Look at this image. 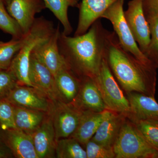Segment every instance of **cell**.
<instances>
[{
    "label": "cell",
    "mask_w": 158,
    "mask_h": 158,
    "mask_svg": "<svg viewBox=\"0 0 158 158\" xmlns=\"http://www.w3.org/2000/svg\"><path fill=\"white\" fill-rule=\"evenodd\" d=\"M97 36L95 27L87 33L74 37L60 33V53L71 69L81 79H94L99 72L104 57L100 51Z\"/></svg>",
    "instance_id": "cell-1"
},
{
    "label": "cell",
    "mask_w": 158,
    "mask_h": 158,
    "mask_svg": "<svg viewBox=\"0 0 158 158\" xmlns=\"http://www.w3.org/2000/svg\"><path fill=\"white\" fill-rule=\"evenodd\" d=\"M108 62L126 93L135 92L155 97L156 68L141 64L113 45L109 48Z\"/></svg>",
    "instance_id": "cell-2"
},
{
    "label": "cell",
    "mask_w": 158,
    "mask_h": 158,
    "mask_svg": "<svg viewBox=\"0 0 158 158\" xmlns=\"http://www.w3.org/2000/svg\"><path fill=\"white\" fill-rule=\"evenodd\" d=\"M55 29L52 23L43 18H39L36 19L31 28L25 34L22 46L9 68L19 85L34 87L29 76L31 54L37 45L50 37Z\"/></svg>",
    "instance_id": "cell-3"
},
{
    "label": "cell",
    "mask_w": 158,
    "mask_h": 158,
    "mask_svg": "<svg viewBox=\"0 0 158 158\" xmlns=\"http://www.w3.org/2000/svg\"><path fill=\"white\" fill-rule=\"evenodd\" d=\"M124 0H117L101 17L106 19L113 24L120 44L126 52L132 54L135 59L145 66L156 68V65L138 47L137 42L125 17L123 11Z\"/></svg>",
    "instance_id": "cell-4"
},
{
    "label": "cell",
    "mask_w": 158,
    "mask_h": 158,
    "mask_svg": "<svg viewBox=\"0 0 158 158\" xmlns=\"http://www.w3.org/2000/svg\"><path fill=\"white\" fill-rule=\"evenodd\" d=\"M113 149L115 158H152L156 151L150 146L135 124L127 118Z\"/></svg>",
    "instance_id": "cell-5"
},
{
    "label": "cell",
    "mask_w": 158,
    "mask_h": 158,
    "mask_svg": "<svg viewBox=\"0 0 158 158\" xmlns=\"http://www.w3.org/2000/svg\"><path fill=\"white\" fill-rule=\"evenodd\" d=\"M93 80L107 109L128 118L131 113L129 102L114 79L106 58H103L99 72Z\"/></svg>",
    "instance_id": "cell-6"
},
{
    "label": "cell",
    "mask_w": 158,
    "mask_h": 158,
    "mask_svg": "<svg viewBox=\"0 0 158 158\" xmlns=\"http://www.w3.org/2000/svg\"><path fill=\"white\" fill-rule=\"evenodd\" d=\"M144 0H131L128 3L125 17L136 42L141 51L147 56L151 42L149 23L143 8Z\"/></svg>",
    "instance_id": "cell-7"
},
{
    "label": "cell",
    "mask_w": 158,
    "mask_h": 158,
    "mask_svg": "<svg viewBox=\"0 0 158 158\" xmlns=\"http://www.w3.org/2000/svg\"><path fill=\"white\" fill-rule=\"evenodd\" d=\"M6 99L15 106L48 113L52 111L55 104L40 90L19 84L11 90Z\"/></svg>",
    "instance_id": "cell-8"
},
{
    "label": "cell",
    "mask_w": 158,
    "mask_h": 158,
    "mask_svg": "<svg viewBox=\"0 0 158 158\" xmlns=\"http://www.w3.org/2000/svg\"><path fill=\"white\" fill-rule=\"evenodd\" d=\"M60 34L58 26L50 37L37 45L31 54L45 65L54 77L61 69L70 68L59 51V40Z\"/></svg>",
    "instance_id": "cell-9"
},
{
    "label": "cell",
    "mask_w": 158,
    "mask_h": 158,
    "mask_svg": "<svg viewBox=\"0 0 158 158\" xmlns=\"http://www.w3.org/2000/svg\"><path fill=\"white\" fill-rule=\"evenodd\" d=\"M82 113L71 104L55 103L52 113L57 141L72 135L78 126Z\"/></svg>",
    "instance_id": "cell-10"
},
{
    "label": "cell",
    "mask_w": 158,
    "mask_h": 158,
    "mask_svg": "<svg viewBox=\"0 0 158 158\" xmlns=\"http://www.w3.org/2000/svg\"><path fill=\"white\" fill-rule=\"evenodd\" d=\"M29 76L34 88L40 90L55 103L64 102L57 88L53 75L32 55L30 59Z\"/></svg>",
    "instance_id": "cell-11"
},
{
    "label": "cell",
    "mask_w": 158,
    "mask_h": 158,
    "mask_svg": "<svg viewBox=\"0 0 158 158\" xmlns=\"http://www.w3.org/2000/svg\"><path fill=\"white\" fill-rule=\"evenodd\" d=\"M0 142L11 151L14 158H38L32 137L16 128L0 127Z\"/></svg>",
    "instance_id": "cell-12"
},
{
    "label": "cell",
    "mask_w": 158,
    "mask_h": 158,
    "mask_svg": "<svg viewBox=\"0 0 158 158\" xmlns=\"http://www.w3.org/2000/svg\"><path fill=\"white\" fill-rule=\"evenodd\" d=\"M45 8L43 0H11L7 5V11L25 34L34 24L36 15Z\"/></svg>",
    "instance_id": "cell-13"
},
{
    "label": "cell",
    "mask_w": 158,
    "mask_h": 158,
    "mask_svg": "<svg viewBox=\"0 0 158 158\" xmlns=\"http://www.w3.org/2000/svg\"><path fill=\"white\" fill-rule=\"evenodd\" d=\"M52 111L48 113L40 126L31 136L38 158H56L57 141Z\"/></svg>",
    "instance_id": "cell-14"
},
{
    "label": "cell",
    "mask_w": 158,
    "mask_h": 158,
    "mask_svg": "<svg viewBox=\"0 0 158 158\" xmlns=\"http://www.w3.org/2000/svg\"><path fill=\"white\" fill-rule=\"evenodd\" d=\"M81 79L78 93L70 104L81 111L102 112L107 109L94 80L90 78Z\"/></svg>",
    "instance_id": "cell-15"
},
{
    "label": "cell",
    "mask_w": 158,
    "mask_h": 158,
    "mask_svg": "<svg viewBox=\"0 0 158 158\" xmlns=\"http://www.w3.org/2000/svg\"><path fill=\"white\" fill-rule=\"evenodd\" d=\"M127 118L123 114L107 109L104 118L91 140L106 147L113 148Z\"/></svg>",
    "instance_id": "cell-16"
},
{
    "label": "cell",
    "mask_w": 158,
    "mask_h": 158,
    "mask_svg": "<svg viewBox=\"0 0 158 158\" xmlns=\"http://www.w3.org/2000/svg\"><path fill=\"white\" fill-rule=\"evenodd\" d=\"M127 94L131 107L129 120L133 122L150 119L158 121V103L155 97L135 92Z\"/></svg>",
    "instance_id": "cell-17"
},
{
    "label": "cell",
    "mask_w": 158,
    "mask_h": 158,
    "mask_svg": "<svg viewBox=\"0 0 158 158\" xmlns=\"http://www.w3.org/2000/svg\"><path fill=\"white\" fill-rule=\"evenodd\" d=\"M117 0H82L75 36L86 33L92 23Z\"/></svg>",
    "instance_id": "cell-18"
},
{
    "label": "cell",
    "mask_w": 158,
    "mask_h": 158,
    "mask_svg": "<svg viewBox=\"0 0 158 158\" xmlns=\"http://www.w3.org/2000/svg\"><path fill=\"white\" fill-rule=\"evenodd\" d=\"M107 110L102 112L82 111L78 126L70 137L75 138L82 146H85L96 133Z\"/></svg>",
    "instance_id": "cell-19"
},
{
    "label": "cell",
    "mask_w": 158,
    "mask_h": 158,
    "mask_svg": "<svg viewBox=\"0 0 158 158\" xmlns=\"http://www.w3.org/2000/svg\"><path fill=\"white\" fill-rule=\"evenodd\" d=\"M14 106V121L15 128L31 136L39 127L48 113Z\"/></svg>",
    "instance_id": "cell-20"
},
{
    "label": "cell",
    "mask_w": 158,
    "mask_h": 158,
    "mask_svg": "<svg viewBox=\"0 0 158 158\" xmlns=\"http://www.w3.org/2000/svg\"><path fill=\"white\" fill-rule=\"evenodd\" d=\"M55 78L62 100L66 103H71L78 93L81 79L77 76L70 68L59 71Z\"/></svg>",
    "instance_id": "cell-21"
},
{
    "label": "cell",
    "mask_w": 158,
    "mask_h": 158,
    "mask_svg": "<svg viewBox=\"0 0 158 158\" xmlns=\"http://www.w3.org/2000/svg\"><path fill=\"white\" fill-rule=\"evenodd\" d=\"M46 8H48L62 23L64 28L63 33L69 35L72 28L68 17V9L70 6H75L77 0H43Z\"/></svg>",
    "instance_id": "cell-22"
},
{
    "label": "cell",
    "mask_w": 158,
    "mask_h": 158,
    "mask_svg": "<svg viewBox=\"0 0 158 158\" xmlns=\"http://www.w3.org/2000/svg\"><path fill=\"white\" fill-rule=\"evenodd\" d=\"M56 156L57 158H87L85 149L72 137L57 140Z\"/></svg>",
    "instance_id": "cell-23"
},
{
    "label": "cell",
    "mask_w": 158,
    "mask_h": 158,
    "mask_svg": "<svg viewBox=\"0 0 158 158\" xmlns=\"http://www.w3.org/2000/svg\"><path fill=\"white\" fill-rule=\"evenodd\" d=\"M24 36L19 39L13 38L8 42L0 41V70L9 69L12 60L22 46Z\"/></svg>",
    "instance_id": "cell-24"
},
{
    "label": "cell",
    "mask_w": 158,
    "mask_h": 158,
    "mask_svg": "<svg viewBox=\"0 0 158 158\" xmlns=\"http://www.w3.org/2000/svg\"><path fill=\"white\" fill-rule=\"evenodd\" d=\"M132 122L150 146L158 151V121L141 119Z\"/></svg>",
    "instance_id": "cell-25"
},
{
    "label": "cell",
    "mask_w": 158,
    "mask_h": 158,
    "mask_svg": "<svg viewBox=\"0 0 158 158\" xmlns=\"http://www.w3.org/2000/svg\"><path fill=\"white\" fill-rule=\"evenodd\" d=\"M0 29L11 35L13 38H22L25 34L19 24L11 17L5 8V5L0 2Z\"/></svg>",
    "instance_id": "cell-26"
},
{
    "label": "cell",
    "mask_w": 158,
    "mask_h": 158,
    "mask_svg": "<svg viewBox=\"0 0 158 158\" xmlns=\"http://www.w3.org/2000/svg\"><path fill=\"white\" fill-rule=\"evenodd\" d=\"M147 20L150 30L151 42L147 56L156 66L158 62V17L152 18Z\"/></svg>",
    "instance_id": "cell-27"
},
{
    "label": "cell",
    "mask_w": 158,
    "mask_h": 158,
    "mask_svg": "<svg viewBox=\"0 0 158 158\" xmlns=\"http://www.w3.org/2000/svg\"><path fill=\"white\" fill-rule=\"evenodd\" d=\"M87 158H114L113 148L98 144L90 139L85 145Z\"/></svg>",
    "instance_id": "cell-28"
},
{
    "label": "cell",
    "mask_w": 158,
    "mask_h": 158,
    "mask_svg": "<svg viewBox=\"0 0 158 158\" xmlns=\"http://www.w3.org/2000/svg\"><path fill=\"white\" fill-rule=\"evenodd\" d=\"M18 82L9 69L0 70V100L6 99Z\"/></svg>",
    "instance_id": "cell-29"
},
{
    "label": "cell",
    "mask_w": 158,
    "mask_h": 158,
    "mask_svg": "<svg viewBox=\"0 0 158 158\" xmlns=\"http://www.w3.org/2000/svg\"><path fill=\"white\" fill-rule=\"evenodd\" d=\"M14 106L6 99L0 100V127L15 128L14 121Z\"/></svg>",
    "instance_id": "cell-30"
},
{
    "label": "cell",
    "mask_w": 158,
    "mask_h": 158,
    "mask_svg": "<svg viewBox=\"0 0 158 158\" xmlns=\"http://www.w3.org/2000/svg\"><path fill=\"white\" fill-rule=\"evenodd\" d=\"M143 8L147 20L158 17V0H144Z\"/></svg>",
    "instance_id": "cell-31"
},
{
    "label": "cell",
    "mask_w": 158,
    "mask_h": 158,
    "mask_svg": "<svg viewBox=\"0 0 158 158\" xmlns=\"http://www.w3.org/2000/svg\"><path fill=\"white\" fill-rule=\"evenodd\" d=\"M14 158L11 151L0 142V158Z\"/></svg>",
    "instance_id": "cell-32"
},
{
    "label": "cell",
    "mask_w": 158,
    "mask_h": 158,
    "mask_svg": "<svg viewBox=\"0 0 158 158\" xmlns=\"http://www.w3.org/2000/svg\"><path fill=\"white\" fill-rule=\"evenodd\" d=\"M152 158H158V151H156V152L154 153L153 155Z\"/></svg>",
    "instance_id": "cell-33"
},
{
    "label": "cell",
    "mask_w": 158,
    "mask_h": 158,
    "mask_svg": "<svg viewBox=\"0 0 158 158\" xmlns=\"http://www.w3.org/2000/svg\"><path fill=\"white\" fill-rule=\"evenodd\" d=\"M0 2L3 3L4 5H6V0H0Z\"/></svg>",
    "instance_id": "cell-34"
},
{
    "label": "cell",
    "mask_w": 158,
    "mask_h": 158,
    "mask_svg": "<svg viewBox=\"0 0 158 158\" xmlns=\"http://www.w3.org/2000/svg\"><path fill=\"white\" fill-rule=\"evenodd\" d=\"M11 0H6V6L9 4V2H11Z\"/></svg>",
    "instance_id": "cell-35"
},
{
    "label": "cell",
    "mask_w": 158,
    "mask_h": 158,
    "mask_svg": "<svg viewBox=\"0 0 158 158\" xmlns=\"http://www.w3.org/2000/svg\"><path fill=\"white\" fill-rule=\"evenodd\" d=\"M156 68H158V62L156 64Z\"/></svg>",
    "instance_id": "cell-36"
}]
</instances>
